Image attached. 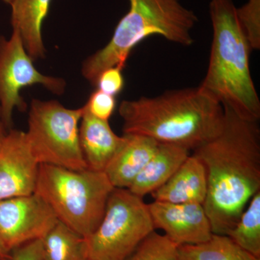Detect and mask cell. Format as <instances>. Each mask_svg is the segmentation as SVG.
Returning <instances> with one entry per match:
<instances>
[{"label":"cell","instance_id":"6da1fadb","mask_svg":"<svg viewBox=\"0 0 260 260\" xmlns=\"http://www.w3.org/2000/svg\"><path fill=\"white\" fill-rule=\"evenodd\" d=\"M220 132L194 155L206 171L208 192L203 208L214 234L226 235L248 203L260 191V129L223 106Z\"/></svg>","mask_w":260,"mask_h":260},{"label":"cell","instance_id":"7a4b0ae2","mask_svg":"<svg viewBox=\"0 0 260 260\" xmlns=\"http://www.w3.org/2000/svg\"><path fill=\"white\" fill-rule=\"evenodd\" d=\"M119 113L124 135H144L190 150L218 134L224 119L223 106L199 87L124 101Z\"/></svg>","mask_w":260,"mask_h":260},{"label":"cell","instance_id":"3957f363","mask_svg":"<svg viewBox=\"0 0 260 260\" xmlns=\"http://www.w3.org/2000/svg\"><path fill=\"white\" fill-rule=\"evenodd\" d=\"M232 0H211L213 25L209 65L199 88L212 99L251 121L259 120L260 101L250 68L251 48Z\"/></svg>","mask_w":260,"mask_h":260},{"label":"cell","instance_id":"277c9868","mask_svg":"<svg viewBox=\"0 0 260 260\" xmlns=\"http://www.w3.org/2000/svg\"><path fill=\"white\" fill-rule=\"evenodd\" d=\"M129 5L110 42L84 61L82 73L93 85L104 70L114 67L122 70L133 48L145 38L161 36L183 46L194 43L191 30L198 16L179 0H129Z\"/></svg>","mask_w":260,"mask_h":260},{"label":"cell","instance_id":"5b68a950","mask_svg":"<svg viewBox=\"0 0 260 260\" xmlns=\"http://www.w3.org/2000/svg\"><path fill=\"white\" fill-rule=\"evenodd\" d=\"M114 189L104 172L40 164L35 193L58 220L87 239L102 221Z\"/></svg>","mask_w":260,"mask_h":260},{"label":"cell","instance_id":"8992f818","mask_svg":"<svg viewBox=\"0 0 260 260\" xmlns=\"http://www.w3.org/2000/svg\"><path fill=\"white\" fill-rule=\"evenodd\" d=\"M155 230L143 198L114 188L102 221L86 239L88 260H126Z\"/></svg>","mask_w":260,"mask_h":260},{"label":"cell","instance_id":"52a82bcc","mask_svg":"<svg viewBox=\"0 0 260 260\" xmlns=\"http://www.w3.org/2000/svg\"><path fill=\"white\" fill-rule=\"evenodd\" d=\"M83 113V107L68 109L56 101H32L25 133L39 164L75 171L88 169L79 138Z\"/></svg>","mask_w":260,"mask_h":260},{"label":"cell","instance_id":"ba28073f","mask_svg":"<svg viewBox=\"0 0 260 260\" xmlns=\"http://www.w3.org/2000/svg\"><path fill=\"white\" fill-rule=\"evenodd\" d=\"M36 84L57 95L64 93L66 87L64 80L38 71L18 31L13 29L9 39L0 36V115L5 129H11L15 108L26 109L20 90Z\"/></svg>","mask_w":260,"mask_h":260},{"label":"cell","instance_id":"9c48e42d","mask_svg":"<svg viewBox=\"0 0 260 260\" xmlns=\"http://www.w3.org/2000/svg\"><path fill=\"white\" fill-rule=\"evenodd\" d=\"M58 221L39 194L0 200V239L8 251L42 239Z\"/></svg>","mask_w":260,"mask_h":260},{"label":"cell","instance_id":"30bf717a","mask_svg":"<svg viewBox=\"0 0 260 260\" xmlns=\"http://www.w3.org/2000/svg\"><path fill=\"white\" fill-rule=\"evenodd\" d=\"M39 166L26 133L6 132L0 138V200L34 194Z\"/></svg>","mask_w":260,"mask_h":260},{"label":"cell","instance_id":"8fae6325","mask_svg":"<svg viewBox=\"0 0 260 260\" xmlns=\"http://www.w3.org/2000/svg\"><path fill=\"white\" fill-rule=\"evenodd\" d=\"M148 208L155 229L164 231L178 246L201 244L213 234L203 205L153 201Z\"/></svg>","mask_w":260,"mask_h":260},{"label":"cell","instance_id":"7c38bea8","mask_svg":"<svg viewBox=\"0 0 260 260\" xmlns=\"http://www.w3.org/2000/svg\"><path fill=\"white\" fill-rule=\"evenodd\" d=\"M83 108L79 138L84 158L88 169L104 172L125 144L126 136H118L111 128L109 121L94 117Z\"/></svg>","mask_w":260,"mask_h":260},{"label":"cell","instance_id":"4fadbf2b","mask_svg":"<svg viewBox=\"0 0 260 260\" xmlns=\"http://www.w3.org/2000/svg\"><path fill=\"white\" fill-rule=\"evenodd\" d=\"M207 192L208 179L204 165L196 155L191 154L170 179L150 194L154 201L203 205Z\"/></svg>","mask_w":260,"mask_h":260},{"label":"cell","instance_id":"5bb4252c","mask_svg":"<svg viewBox=\"0 0 260 260\" xmlns=\"http://www.w3.org/2000/svg\"><path fill=\"white\" fill-rule=\"evenodd\" d=\"M125 135V144L104 171L113 186L119 189L129 187L157 151L159 145L156 140L144 135Z\"/></svg>","mask_w":260,"mask_h":260},{"label":"cell","instance_id":"9a60e30c","mask_svg":"<svg viewBox=\"0 0 260 260\" xmlns=\"http://www.w3.org/2000/svg\"><path fill=\"white\" fill-rule=\"evenodd\" d=\"M184 147L159 143L158 150L127 189L143 198L167 182L189 155Z\"/></svg>","mask_w":260,"mask_h":260},{"label":"cell","instance_id":"2e32d148","mask_svg":"<svg viewBox=\"0 0 260 260\" xmlns=\"http://www.w3.org/2000/svg\"><path fill=\"white\" fill-rule=\"evenodd\" d=\"M51 0H12L11 23L32 60L44 56L42 25Z\"/></svg>","mask_w":260,"mask_h":260},{"label":"cell","instance_id":"e0dca14e","mask_svg":"<svg viewBox=\"0 0 260 260\" xmlns=\"http://www.w3.org/2000/svg\"><path fill=\"white\" fill-rule=\"evenodd\" d=\"M42 243L45 260H88L86 239L59 220Z\"/></svg>","mask_w":260,"mask_h":260},{"label":"cell","instance_id":"ac0fdd59","mask_svg":"<svg viewBox=\"0 0 260 260\" xmlns=\"http://www.w3.org/2000/svg\"><path fill=\"white\" fill-rule=\"evenodd\" d=\"M179 260H258L226 235L213 234L209 240L178 246Z\"/></svg>","mask_w":260,"mask_h":260},{"label":"cell","instance_id":"d6986e66","mask_svg":"<svg viewBox=\"0 0 260 260\" xmlns=\"http://www.w3.org/2000/svg\"><path fill=\"white\" fill-rule=\"evenodd\" d=\"M226 236L260 260V191L251 198L239 221Z\"/></svg>","mask_w":260,"mask_h":260},{"label":"cell","instance_id":"ffe728a7","mask_svg":"<svg viewBox=\"0 0 260 260\" xmlns=\"http://www.w3.org/2000/svg\"><path fill=\"white\" fill-rule=\"evenodd\" d=\"M178 246L167 236L153 232L126 260H179Z\"/></svg>","mask_w":260,"mask_h":260},{"label":"cell","instance_id":"44dd1931","mask_svg":"<svg viewBox=\"0 0 260 260\" xmlns=\"http://www.w3.org/2000/svg\"><path fill=\"white\" fill-rule=\"evenodd\" d=\"M237 14L243 31L247 38L251 49H260V0H248Z\"/></svg>","mask_w":260,"mask_h":260},{"label":"cell","instance_id":"7402d4cb","mask_svg":"<svg viewBox=\"0 0 260 260\" xmlns=\"http://www.w3.org/2000/svg\"><path fill=\"white\" fill-rule=\"evenodd\" d=\"M89 114L102 120L109 121L115 110V97L104 93L100 90H95L90 95L88 102L84 106Z\"/></svg>","mask_w":260,"mask_h":260},{"label":"cell","instance_id":"603a6c76","mask_svg":"<svg viewBox=\"0 0 260 260\" xmlns=\"http://www.w3.org/2000/svg\"><path fill=\"white\" fill-rule=\"evenodd\" d=\"M124 85V80L121 70L114 67L101 73L95 86H98V90L115 96L122 90Z\"/></svg>","mask_w":260,"mask_h":260},{"label":"cell","instance_id":"cb8c5ba5","mask_svg":"<svg viewBox=\"0 0 260 260\" xmlns=\"http://www.w3.org/2000/svg\"><path fill=\"white\" fill-rule=\"evenodd\" d=\"M10 260H45L42 239L32 241L10 251Z\"/></svg>","mask_w":260,"mask_h":260},{"label":"cell","instance_id":"d4e9b609","mask_svg":"<svg viewBox=\"0 0 260 260\" xmlns=\"http://www.w3.org/2000/svg\"><path fill=\"white\" fill-rule=\"evenodd\" d=\"M10 258H11L10 251L5 248L0 239V260H10Z\"/></svg>","mask_w":260,"mask_h":260},{"label":"cell","instance_id":"484cf974","mask_svg":"<svg viewBox=\"0 0 260 260\" xmlns=\"http://www.w3.org/2000/svg\"><path fill=\"white\" fill-rule=\"evenodd\" d=\"M6 133V129H5L4 125H3V121L1 119V115H0V138L3 136Z\"/></svg>","mask_w":260,"mask_h":260},{"label":"cell","instance_id":"4316f807","mask_svg":"<svg viewBox=\"0 0 260 260\" xmlns=\"http://www.w3.org/2000/svg\"><path fill=\"white\" fill-rule=\"evenodd\" d=\"M3 2H5V3H8V4H10L11 3L12 0H3Z\"/></svg>","mask_w":260,"mask_h":260}]
</instances>
